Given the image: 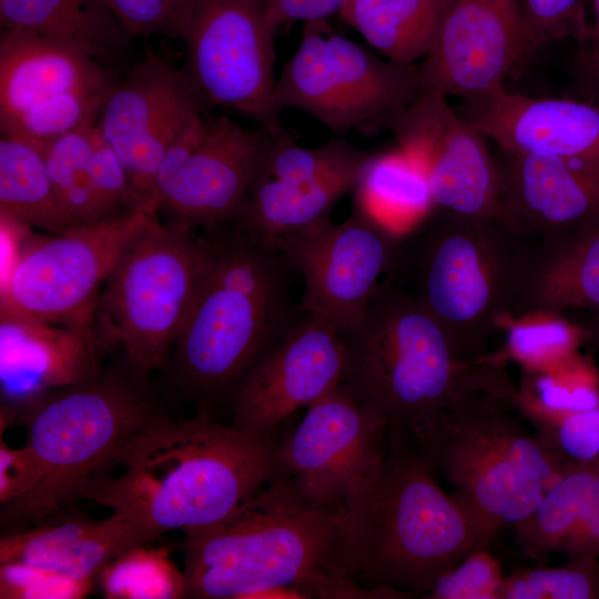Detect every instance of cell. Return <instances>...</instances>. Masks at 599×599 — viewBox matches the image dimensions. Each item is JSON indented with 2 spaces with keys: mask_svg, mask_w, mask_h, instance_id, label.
<instances>
[{
  "mask_svg": "<svg viewBox=\"0 0 599 599\" xmlns=\"http://www.w3.org/2000/svg\"><path fill=\"white\" fill-rule=\"evenodd\" d=\"M186 598L253 599L293 587L309 598L370 597L354 580L345 502L321 504L276 476L223 520L184 531Z\"/></svg>",
  "mask_w": 599,
  "mask_h": 599,
  "instance_id": "6da1fadb",
  "label": "cell"
},
{
  "mask_svg": "<svg viewBox=\"0 0 599 599\" xmlns=\"http://www.w3.org/2000/svg\"><path fill=\"white\" fill-rule=\"evenodd\" d=\"M278 445L206 412L183 420L161 413L131 441L122 473L97 480L82 499L121 514L151 542L229 517L276 477Z\"/></svg>",
  "mask_w": 599,
  "mask_h": 599,
  "instance_id": "7a4b0ae2",
  "label": "cell"
},
{
  "mask_svg": "<svg viewBox=\"0 0 599 599\" xmlns=\"http://www.w3.org/2000/svg\"><path fill=\"white\" fill-rule=\"evenodd\" d=\"M341 384L425 456L447 409L467 392L509 378L496 354L465 359L439 324L399 283L384 276L361 321L341 334Z\"/></svg>",
  "mask_w": 599,
  "mask_h": 599,
  "instance_id": "3957f363",
  "label": "cell"
},
{
  "mask_svg": "<svg viewBox=\"0 0 599 599\" xmlns=\"http://www.w3.org/2000/svg\"><path fill=\"white\" fill-rule=\"evenodd\" d=\"M210 244L201 284L175 341L185 390L203 405L232 399L247 374L306 314L281 251L235 223Z\"/></svg>",
  "mask_w": 599,
  "mask_h": 599,
  "instance_id": "277c9868",
  "label": "cell"
},
{
  "mask_svg": "<svg viewBox=\"0 0 599 599\" xmlns=\"http://www.w3.org/2000/svg\"><path fill=\"white\" fill-rule=\"evenodd\" d=\"M345 508L354 580L367 588L423 596L471 551L489 549L429 460L397 434L387 435L382 457L351 490Z\"/></svg>",
  "mask_w": 599,
  "mask_h": 599,
  "instance_id": "5b68a950",
  "label": "cell"
},
{
  "mask_svg": "<svg viewBox=\"0 0 599 599\" xmlns=\"http://www.w3.org/2000/svg\"><path fill=\"white\" fill-rule=\"evenodd\" d=\"M534 243L505 224L434 209L396 236L385 276L402 284L467 361L514 315Z\"/></svg>",
  "mask_w": 599,
  "mask_h": 599,
  "instance_id": "8992f818",
  "label": "cell"
},
{
  "mask_svg": "<svg viewBox=\"0 0 599 599\" xmlns=\"http://www.w3.org/2000/svg\"><path fill=\"white\" fill-rule=\"evenodd\" d=\"M138 378L101 373L53 389L21 417L39 469L38 485L1 505V531L34 526L82 499L87 488L113 475L135 436L162 412Z\"/></svg>",
  "mask_w": 599,
  "mask_h": 599,
  "instance_id": "52a82bcc",
  "label": "cell"
},
{
  "mask_svg": "<svg viewBox=\"0 0 599 599\" xmlns=\"http://www.w3.org/2000/svg\"><path fill=\"white\" fill-rule=\"evenodd\" d=\"M509 379L471 389L445 413L426 454L490 547L536 507L570 461L527 426Z\"/></svg>",
  "mask_w": 599,
  "mask_h": 599,
  "instance_id": "ba28073f",
  "label": "cell"
},
{
  "mask_svg": "<svg viewBox=\"0 0 599 599\" xmlns=\"http://www.w3.org/2000/svg\"><path fill=\"white\" fill-rule=\"evenodd\" d=\"M210 244L183 224L148 214L108 276L97 321L123 347L129 370L143 382L164 366L201 284Z\"/></svg>",
  "mask_w": 599,
  "mask_h": 599,
  "instance_id": "9c48e42d",
  "label": "cell"
},
{
  "mask_svg": "<svg viewBox=\"0 0 599 599\" xmlns=\"http://www.w3.org/2000/svg\"><path fill=\"white\" fill-rule=\"evenodd\" d=\"M423 93L415 65H402L338 34L326 19L305 21L276 79L273 104L304 111L338 135L374 136Z\"/></svg>",
  "mask_w": 599,
  "mask_h": 599,
  "instance_id": "30bf717a",
  "label": "cell"
},
{
  "mask_svg": "<svg viewBox=\"0 0 599 599\" xmlns=\"http://www.w3.org/2000/svg\"><path fill=\"white\" fill-rule=\"evenodd\" d=\"M148 214L80 224L26 243L2 278L1 317L59 325L94 323L104 283Z\"/></svg>",
  "mask_w": 599,
  "mask_h": 599,
  "instance_id": "8fae6325",
  "label": "cell"
},
{
  "mask_svg": "<svg viewBox=\"0 0 599 599\" xmlns=\"http://www.w3.org/2000/svg\"><path fill=\"white\" fill-rule=\"evenodd\" d=\"M274 133L225 115L194 113L169 145L155 180L156 209L171 223L215 227L236 222Z\"/></svg>",
  "mask_w": 599,
  "mask_h": 599,
  "instance_id": "7c38bea8",
  "label": "cell"
},
{
  "mask_svg": "<svg viewBox=\"0 0 599 599\" xmlns=\"http://www.w3.org/2000/svg\"><path fill=\"white\" fill-rule=\"evenodd\" d=\"M264 0H196L185 38L184 71L206 104L285 131L273 104L275 34Z\"/></svg>",
  "mask_w": 599,
  "mask_h": 599,
  "instance_id": "4fadbf2b",
  "label": "cell"
},
{
  "mask_svg": "<svg viewBox=\"0 0 599 599\" xmlns=\"http://www.w3.org/2000/svg\"><path fill=\"white\" fill-rule=\"evenodd\" d=\"M397 145L423 169L436 210L502 221V177L487 139L448 98L423 92L393 122Z\"/></svg>",
  "mask_w": 599,
  "mask_h": 599,
  "instance_id": "5bb4252c",
  "label": "cell"
},
{
  "mask_svg": "<svg viewBox=\"0 0 599 599\" xmlns=\"http://www.w3.org/2000/svg\"><path fill=\"white\" fill-rule=\"evenodd\" d=\"M395 238L353 211L343 223L327 219L271 243L303 277L302 309L343 334L361 321L388 268Z\"/></svg>",
  "mask_w": 599,
  "mask_h": 599,
  "instance_id": "9a60e30c",
  "label": "cell"
},
{
  "mask_svg": "<svg viewBox=\"0 0 599 599\" xmlns=\"http://www.w3.org/2000/svg\"><path fill=\"white\" fill-rule=\"evenodd\" d=\"M205 104L184 69L153 52L114 82L102 102L95 124L154 216L163 156L184 123Z\"/></svg>",
  "mask_w": 599,
  "mask_h": 599,
  "instance_id": "2e32d148",
  "label": "cell"
},
{
  "mask_svg": "<svg viewBox=\"0 0 599 599\" xmlns=\"http://www.w3.org/2000/svg\"><path fill=\"white\" fill-rule=\"evenodd\" d=\"M386 424L342 384L307 407L278 445L277 476L321 504H343L387 444Z\"/></svg>",
  "mask_w": 599,
  "mask_h": 599,
  "instance_id": "e0dca14e",
  "label": "cell"
},
{
  "mask_svg": "<svg viewBox=\"0 0 599 599\" xmlns=\"http://www.w3.org/2000/svg\"><path fill=\"white\" fill-rule=\"evenodd\" d=\"M524 58L519 0H456L417 69L423 92L466 100L505 87Z\"/></svg>",
  "mask_w": 599,
  "mask_h": 599,
  "instance_id": "ac0fdd59",
  "label": "cell"
},
{
  "mask_svg": "<svg viewBox=\"0 0 599 599\" xmlns=\"http://www.w3.org/2000/svg\"><path fill=\"white\" fill-rule=\"evenodd\" d=\"M345 347L325 321L305 314L234 393L232 425L273 435L293 413L309 407L342 382Z\"/></svg>",
  "mask_w": 599,
  "mask_h": 599,
  "instance_id": "d6986e66",
  "label": "cell"
},
{
  "mask_svg": "<svg viewBox=\"0 0 599 599\" xmlns=\"http://www.w3.org/2000/svg\"><path fill=\"white\" fill-rule=\"evenodd\" d=\"M457 111L500 151L561 158L599 171V104L537 98L505 87L463 100Z\"/></svg>",
  "mask_w": 599,
  "mask_h": 599,
  "instance_id": "ffe728a7",
  "label": "cell"
},
{
  "mask_svg": "<svg viewBox=\"0 0 599 599\" xmlns=\"http://www.w3.org/2000/svg\"><path fill=\"white\" fill-rule=\"evenodd\" d=\"M501 152L502 221L551 245L599 217V171L561 158Z\"/></svg>",
  "mask_w": 599,
  "mask_h": 599,
  "instance_id": "44dd1931",
  "label": "cell"
},
{
  "mask_svg": "<svg viewBox=\"0 0 599 599\" xmlns=\"http://www.w3.org/2000/svg\"><path fill=\"white\" fill-rule=\"evenodd\" d=\"M114 344L95 321L88 325L47 324L1 317V393L14 415L44 394L102 373Z\"/></svg>",
  "mask_w": 599,
  "mask_h": 599,
  "instance_id": "7402d4cb",
  "label": "cell"
},
{
  "mask_svg": "<svg viewBox=\"0 0 599 599\" xmlns=\"http://www.w3.org/2000/svg\"><path fill=\"white\" fill-rule=\"evenodd\" d=\"M111 71L62 41L1 30L0 128L21 114L81 94H106Z\"/></svg>",
  "mask_w": 599,
  "mask_h": 599,
  "instance_id": "603a6c76",
  "label": "cell"
},
{
  "mask_svg": "<svg viewBox=\"0 0 599 599\" xmlns=\"http://www.w3.org/2000/svg\"><path fill=\"white\" fill-rule=\"evenodd\" d=\"M149 539L121 514L95 520L68 508L41 522L2 532L0 564L22 562L75 580L98 579L116 556Z\"/></svg>",
  "mask_w": 599,
  "mask_h": 599,
  "instance_id": "cb8c5ba5",
  "label": "cell"
},
{
  "mask_svg": "<svg viewBox=\"0 0 599 599\" xmlns=\"http://www.w3.org/2000/svg\"><path fill=\"white\" fill-rule=\"evenodd\" d=\"M540 309L599 316V217L558 243L534 244L512 316Z\"/></svg>",
  "mask_w": 599,
  "mask_h": 599,
  "instance_id": "d4e9b609",
  "label": "cell"
},
{
  "mask_svg": "<svg viewBox=\"0 0 599 599\" xmlns=\"http://www.w3.org/2000/svg\"><path fill=\"white\" fill-rule=\"evenodd\" d=\"M1 30L52 38L111 71L126 53L130 34L105 0H0Z\"/></svg>",
  "mask_w": 599,
  "mask_h": 599,
  "instance_id": "484cf974",
  "label": "cell"
},
{
  "mask_svg": "<svg viewBox=\"0 0 599 599\" xmlns=\"http://www.w3.org/2000/svg\"><path fill=\"white\" fill-rule=\"evenodd\" d=\"M361 169L306 182H281L257 176L245 209L234 223L270 243L305 230L331 219L335 204L352 193Z\"/></svg>",
  "mask_w": 599,
  "mask_h": 599,
  "instance_id": "4316f807",
  "label": "cell"
},
{
  "mask_svg": "<svg viewBox=\"0 0 599 599\" xmlns=\"http://www.w3.org/2000/svg\"><path fill=\"white\" fill-rule=\"evenodd\" d=\"M456 0H346L339 17L384 58L415 65L432 51Z\"/></svg>",
  "mask_w": 599,
  "mask_h": 599,
  "instance_id": "83f0119b",
  "label": "cell"
},
{
  "mask_svg": "<svg viewBox=\"0 0 599 599\" xmlns=\"http://www.w3.org/2000/svg\"><path fill=\"white\" fill-rule=\"evenodd\" d=\"M352 194L353 211L394 236L413 229L435 209L423 169L398 145L369 154Z\"/></svg>",
  "mask_w": 599,
  "mask_h": 599,
  "instance_id": "f1b7e54d",
  "label": "cell"
},
{
  "mask_svg": "<svg viewBox=\"0 0 599 599\" xmlns=\"http://www.w3.org/2000/svg\"><path fill=\"white\" fill-rule=\"evenodd\" d=\"M598 507L599 464L569 463L532 511L514 527L516 544L537 565H546Z\"/></svg>",
  "mask_w": 599,
  "mask_h": 599,
  "instance_id": "f546056e",
  "label": "cell"
},
{
  "mask_svg": "<svg viewBox=\"0 0 599 599\" xmlns=\"http://www.w3.org/2000/svg\"><path fill=\"white\" fill-rule=\"evenodd\" d=\"M0 213L21 225L49 233L75 226L51 181L42 143L1 134Z\"/></svg>",
  "mask_w": 599,
  "mask_h": 599,
  "instance_id": "4dcf8cb0",
  "label": "cell"
},
{
  "mask_svg": "<svg viewBox=\"0 0 599 599\" xmlns=\"http://www.w3.org/2000/svg\"><path fill=\"white\" fill-rule=\"evenodd\" d=\"M512 404L537 429L599 406V368L579 353L542 369H521Z\"/></svg>",
  "mask_w": 599,
  "mask_h": 599,
  "instance_id": "1f68e13d",
  "label": "cell"
},
{
  "mask_svg": "<svg viewBox=\"0 0 599 599\" xmlns=\"http://www.w3.org/2000/svg\"><path fill=\"white\" fill-rule=\"evenodd\" d=\"M94 121L42 143L47 169L64 210L75 225L115 219L98 187L92 155Z\"/></svg>",
  "mask_w": 599,
  "mask_h": 599,
  "instance_id": "d6a6232c",
  "label": "cell"
},
{
  "mask_svg": "<svg viewBox=\"0 0 599 599\" xmlns=\"http://www.w3.org/2000/svg\"><path fill=\"white\" fill-rule=\"evenodd\" d=\"M148 544L131 547L113 558L98 581L109 599L186 598V580L166 547Z\"/></svg>",
  "mask_w": 599,
  "mask_h": 599,
  "instance_id": "836d02e7",
  "label": "cell"
},
{
  "mask_svg": "<svg viewBox=\"0 0 599 599\" xmlns=\"http://www.w3.org/2000/svg\"><path fill=\"white\" fill-rule=\"evenodd\" d=\"M500 329L505 332L501 357L529 370L565 361L578 353L579 345L586 341L583 328L555 311H531L508 317Z\"/></svg>",
  "mask_w": 599,
  "mask_h": 599,
  "instance_id": "e575fe53",
  "label": "cell"
},
{
  "mask_svg": "<svg viewBox=\"0 0 599 599\" xmlns=\"http://www.w3.org/2000/svg\"><path fill=\"white\" fill-rule=\"evenodd\" d=\"M370 153L343 139L315 148L296 145L285 130L275 134L257 176L281 182L316 181L358 170Z\"/></svg>",
  "mask_w": 599,
  "mask_h": 599,
  "instance_id": "d590c367",
  "label": "cell"
},
{
  "mask_svg": "<svg viewBox=\"0 0 599 599\" xmlns=\"http://www.w3.org/2000/svg\"><path fill=\"white\" fill-rule=\"evenodd\" d=\"M567 558L560 566L537 565L505 576L499 599H599L598 558Z\"/></svg>",
  "mask_w": 599,
  "mask_h": 599,
  "instance_id": "8d00e7d4",
  "label": "cell"
},
{
  "mask_svg": "<svg viewBox=\"0 0 599 599\" xmlns=\"http://www.w3.org/2000/svg\"><path fill=\"white\" fill-rule=\"evenodd\" d=\"M525 27V58L529 60L554 40H588L591 22L585 0H519Z\"/></svg>",
  "mask_w": 599,
  "mask_h": 599,
  "instance_id": "74e56055",
  "label": "cell"
},
{
  "mask_svg": "<svg viewBox=\"0 0 599 599\" xmlns=\"http://www.w3.org/2000/svg\"><path fill=\"white\" fill-rule=\"evenodd\" d=\"M504 580L500 562L488 548H478L441 573L422 598L499 599Z\"/></svg>",
  "mask_w": 599,
  "mask_h": 599,
  "instance_id": "f35d334b",
  "label": "cell"
},
{
  "mask_svg": "<svg viewBox=\"0 0 599 599\" xmlns=\"http://www.w3.org/2000/svg\"><path fill=\"white\" fill-rule=\"evenodd\" d=\"M94 582L22 562L0 564L1 599H79L91 591Z\"/></svg>",
  "mask_w": 599,
  "mask_h": 599,
  "instance_id": "ab89813d",
  "label": "cell"
},
{
  "mask_svg": "<svg viewBox=\"0 0 599 599\" xmlns=\"http://www.w3.org/2000/svg\"><path fill=\"white\" fill-rule=\"evenodd\" d=\"M534 430L547 446L567 461L599 460V406L568 415Z\"/></svg>",
  "mask_w": 599,
  "mask_h": 599,
  "instance_id": "60d3db41",
  "label": "cell"
},
{
  "mask_svg": "<svg viewBox=\"0 0 599 599\" xmlns=\"http://www.w3.org/2000/svg\"><path fill=\"white\" fill-rule=\"evenodd\" d=\"M131 38L165 34L177 38L166 0H105Z\"/></svg>",
  "mask_w": 599,
  "mask_h": 599,
  "instance_id": "b9f144b4",
  "label": "cell"
},
{
  "mask_svg": "<svg viewBox=\"0 0 599 599\" xmlns=\"http://www.w3.org/2000/svg\"><path fill=\"white\" fill-rule=\"evenodd\" d=\"M39 483L37 461L26 445L11 448L0 436V505L29 494Z\"/></svg>",
  "mask_w": 599,
  "mask_h": 599,
  "instance_id": "7bdbcfd3",
  "label": "cell"
},
{
  "mask_svg": "<svg viewBox=\"0 0 599 599\" xmlns=\"http://www.w3.org/2000/svg\"><path fill=\"white\" fill-rule=\"evenodd\" d=\"M593 22L587 41L578 44L572 61L571 97L599 104V0H591Z\"/></svg>",
  "mask_w": 599,
  "mask_h": 599,
  "instance_id": "ee69618b",
  "label": "cell"
},
{
  "mask_svg": "<svg viewBox=\"0 0 599 599\" xmlns=\"http://www.w3.org/2000/svg\"><path fill=\"white\" fill-rule=\"evenodd\" d=\"M346 0H264L271 27H278L296 20L309 21L326 19L338 13Z\"/></svg>",
  "mask_w": 599,
  "mask_h": 599,
  "instance_id": "f6af8a7d",
  "label": "cell"
},
{
  "mask_svg": "<svg viewBox=\"0 0 599 599\" xmlns=\"http://www.w3.org/2000/svg\"><path fill=\"white\" fill-rule=\"evenodd\" d=\"M559 552L567 557H599V507L565 541Z\"/></svg>",
  "mask_w": 599,
  "mask_h": 599,
  "instance_id": "bcb514c9",
  "label": "cell"
},
{
  "mask_svg": "<svg viewBox=\"0 0 599 599\" xmlns=\"http://www.w3.org/2000/svg\"><path fill=\"white\" fill-rule=\"evenodd\" d=\"M176 35L185 38L196 0H166Z\"/></svg>",
  "mask_w": 599,
  "mask_h": 599,
  "instance_id": "7dc6e473",
  "label": "cell"
},
{
  "mask_svg": "<svg viewBox=\"0 0 599 599\" xmlns=\"http://www.w3.org/2000/svg\"><path fill=\"white\" fill-rule=\"evenodd\" d=\"M587 326L583 328L586 333V342L591 346L599 359V316L590 315Z\"/></svg>",
  "mask_w": 599,
  "mask_h": 599,
  "instance_id": "c3c4849f",
  "label": "cell"
},
{
  "mask_svg": "<svg viewBox=\"0 0 599 599\" xmlns=\"http://www.w3.org/2000/svg\"><path fill=\"white\" fill-rule=\"evenodd\" d=\"M596 463H598V464H599V460H598V461H596Z\"/></svg>",
  "mask_w": 599,
  "mask_h": 599,
  "instance_id": "681fc988",
  "label": "cell"
}]
</instances>
